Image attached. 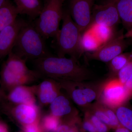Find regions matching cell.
Here are the masks:
<instances>
[{"label":"cell","mask_w":132,"mask_h":132,"mask_svg":"<svg viewBox=\"0 0 132 132\" xmlns=\"http://www.w3.org/2000/svg\"><path fill=\"white\" fill-rule=\"evenodd\" d=\"M61 29L55 37V49L57 56L66 55L78 60L84 53L80 45L81 34L73 21L69 10H64Z\"/></svg>","instance_id":"4"},{"label":"cell","mask_w":132,"mask_h":132,"mask_svg":"<svg viewBox=\"0 0 132 132\" xmlns=\"http://www.w3.org/2000/svg\"><path fill=\"white\" fill-rule=\"evenodd\" d=\"M24 132L23 131H18V132Z\"/></svg>","instance_id":"37"},{"label":"cell","mask_w":132,"mask_h":132,"mask_svg":"<svg viewBox=\"0 0 132 132\" xmlns=\"http://www.w3.org/2000/svg\"><path fill=\"white\" fill-rule=\"evenodd\" d=\"M114 132H131L129 130L123 127L122 126L118 127L117 129H116Z\"/></svg>","instance_id":"34"},{"label":"cell","mask_w":132,"mask_h":132,"mask_svg":"<svg viewBox=\"0 0 132 132\" xmlns=\"http://www.w3.org/2000/svg\"><path fill=\"white\" fill-rule=\"evenodd\" d=\"M18 14L15 6L10 1L0 8V32L13 23Z\"/></svg>","instance_id":"19"},{"label":"cell","mask_w":132,"mask_h":132,"mask_svg":"<svg viewBox=\"0 0 132 132\" xmlns=\"http://www.w3.org/2000/svg\"><path fill=\"white\" fill-rule=\"evenodd\" d=\"M84 116L88 119L95 127L97 132H109L111 130L109 127L100 119L88 111L83 112Z\"/></svg>","instance_id":"27"},{"label":"cell","mask_w":132,"mask_h":132,"mask_svg":"<svg viewBox=\"0 0 132 132\" xmlns=\"http://www.w3.org/2000/svg\"><path fill=\"white\" fill-rule=\"evenodd\" d=\"M65 0H45L40 14L33 23L45 40L55 38L63 19V5Z\"/></svg>","instance_id":"6"},{"label":"cell","mask_w":132,"mask_h":132,"mask_svg":"<svg viewBox=\"0 0 132 132\" xmlns=\"http://www.w3.org/2000/svg\"><path fill=\"white\" fill-rule=\"evenodd\" d=\"M38 85H36L35 94L41 107L49 106L61 93L60 83L50 78H45Z\"/></svg>","instance_id":"13"},{"label":"cell","mask_w":132,"mask_h":132,"mask_svg":"<svg viewBox=\"0 0 132 132\" xmlns=\"http://www.w3.org/2000/svg\"><path fill=\"white\" fill-rule=\"evenodd\" d=\"M90 31L88 30L81 34L80 45L84 53L94 52L102 46L95 36Z\"/></svg>","instance_id":"20"},{"label":"cell","mask_w":132,"mask_h":132,"mask_svg":"<svg viewBox=\"0 0 132 132\" xmlns=\"http://www.w3.org/2000/svg\"><path fill=\"white\" fill-rule=\"evenodd\" d=\"M129 100L124 84L116 78H108L102 83L97 101L114 109Z\"/></svg>","instance_id":"8"},{"label":"cell","mask_w":132,"mask_h":132,"mask_svg":"<svg viewBox=\"0 0 132 132\" xmlns=\"http://www.w3.org/2000/svg\"><path fill=\"white\" fill-rule=\"evenodd\" d=\"M61 122L59 118L49 113L42 115L40 123L44 132H56Z\"/></svg>","instance_id":"25"},{"label":"cell","mask_w":132,"mask_h":132,"mask_svg":"<svg viewBox=\"0 0 132 132\" xmlns=\"http://www.w3.org/2000/svg\"><path fill=\"white\" fill-rule=\"evenodd\" d=\"M10 1V0H0V8L2 7Z\"/></svg>","instance_id":"35"},{"label":"cell","mask_w":132,"mask_h":132,"mask_svg":"<svg viewBox=\"0 0 132 132\" xmlns=\"http://www.w3.org/2000/svg\"><path fill=\"white\" fill-rule=\"evenodd\" d=\"M130 57V52L122 53L109 62L108 78H115L119 72L127 63Z\"/></svg>","instance_id":"22"},{"label":"cell","mask_w":132,"mask_h":132,"mask_svg":"<svg viewBox=\"0 0 132 132\" xmlns=\"http://www.w3.org/2000/svg\"><path fill=\"white\" fill-rule=\"evenodd\" d=\"M132 75V47L129 60L126 65L119 72L115 78L124 84Z\"/></svg>","instance_id":"26"},{"label":"cell","mask_w":132,"mask_h":132,"mask_svg":"<svg viewBox=\"0 0 132 132\" xmlns=\"http://www.w3.org/2000/svg\"><path fill=\"white\" fill-rule=\"evenodd\" d=\"M1 111H0V119H1Z\"/></svg>","instance_id":"36"},{"label":"cell","mask_w":132,"mask_h":132,"mask_svg":"<svg viewBox=\"0 0 132 132\" xmlns=\"http://www.w3.org/2000/svg\"><path fill=\"white\" fill-rule=\"evenodd\" d=\"M124 27L128 31L132 28V0H113Z\"/></svg>","instance_id":"18"},{"label":"cell","mask_w":132,"mask_h":132,"mask_svg":"<svg viewBox=\"0 0 132 132\" xmlns=\"http://www.w3.org/2000/svg\"><path fill=\"white\" fill-rule=\"evenodd\" d=\"M95 0H70L69 13L81 33L87 31L92 21Z\"/></svg>","instance_id":"11"},{"label":"cell","mask_w":132,"mask_h":132,"mask_svg":"<svg viewBox=\"0 0 132 132\" xmlns=\"http://www.w3.org/2000/svg\"><path fill=\"white\" fill-rule=\"evenodd\" d=\"M14 2L18 14L27 15L31 21L39 16L43 6L40 0H14Z\"/></svg>","instance_id":"17"},{"label":"cell","mask_w":132,"mask_h":132,"mask_svg":"<svg viewBox=\"0 0 132 132\" xmlns=\"http://www.w3.org/2000/svg\"><path fill=\"white\" fill-rule=\"evenodd\" d=\"M0 111L20 127L40 121L42 114L36 104H13L6 102L0 104Z\"/></svg>","instance_id":"7"},{"label":"cell","mask_w":132,"mask_h":132,"mask_svg":"<svg viewBox=\"0 0 132 132\" xmlns=\"http://www.w3.org/2000/svg\"><path fill=\"white\" fill-rule=\"evenodd\" d=\"M124 86L130 99L132 98V75L124 84Z\"/></svg>","instance_id":"30"},{"label":"cell","mask_w":132,"mask_h":132,"mask_svg":"<svg viewBox=\"0 0 132 132\" xmlns=\"http://www.w3.org/2000/svg\"><path fill=\"white\" fill-rule=\"evenodd\" d=\"M88 111L107 125L109 128L115 130L121 126L114 109L98 101L94 102L83 112Z\"/></svg>","instance_id":"16"},{"label":"cell","mask_w":132,"mask_h":132,"mask_svg":"<svg viewBox=\"0 0 132 132\" xmlns=\"http://www.w3.org/2000/svg\"><path fill=\"white\" fill-rule=\"evenodd\" d=\"M27 61L12 52L2 65L0 88L6 93L17 86L28 85L43 79L38 71L28 68Z\"/></svg>","instance_id":"2"},{"label":"cell","mask_w":132,"mask_h":132,"mask_svg":"<svg viewBox=\"0 0 132 132\" xmlns=\"http://www.w3.org/2000/svg\"><path fill=\"white\" fill-rule=\"evenodd\" d=\"M82 127L86 132H97L93 125L88 119L84 116L82 120Z\"/></svg>","instance_id":"29"},{"label":"cell","mask_w":132,"mask_h":132,"mask_svg":"<svg viewBox=\"0 0 132 132\" xmlns=\"http://www.w3.org/2000/svg\"><path fill=\"white\" fill-rule=\"evenodd\" d=\"M24 132H44L40 121L21 127Z\"/></svg>","instance_id":"28"},{"label":"cell","mask_w":132,"mask_h":132,"mask_svg":"<svg viewBox=\"0 0 132 132\" xmlns=\"http://www.w3.org/2000/svg\"><path fill=\"white\" fill-rule=\"evenodd\" d=\"M0 132H10L7 124L0 119Z\"/></svg>","instance_id":"31"},{"label":"cell","mask_w":132,"mask_h":132,"mask_svg":"<svg viewBox=\"0 0 132 132\" xmlns=\"http://www.w3.org/2000/svg\"><path fill=\"white\" fill-rule=\"evenodd\" d=\"M45 39L32 21H27L20 30L12 52L26 60H35L53 55Z\"/></svg>","instance_id":"3"},{"label":"cell","mask_w":132,"mask_h":132,"mask_svg":"<svg viewBox=\"0 0 132 132\" xmlns=\"http://www.w3.org/2000/svg\"><path fill=\"white\" fill-rule=\"evenodd\" d=\"M49 113L61 120L79 116V112L65 93L62 92L49 105Z\"/></svg>","instance_id":"14"},{"label":"cell","mask_w":132,"mask_h":132,"mask_svg":"<svg viewBox=\"0 0 132 132\" xmlns=\"http://www.w3.org/2000/svg\"><path fill=\"white\" fill-rule=\"evenodd\" d=\"M35 70L43 79L75 81L95 80L94 73L81 65L78 60L53 55L33 61Z\"/></svg>","instance_id":"1"},{"label":"cell","mask_w":132,"mask_h":132,"mask_svg":"<svg viewBox=\"0 0 132 132\" xmlns=\"http://www.w3.org/2000/svg\"><path fill=\"white\" fill-rule=\"evenodd\" d=\"M7 102V93L0 88V104Z\"/></svg>","instance_id":"32"},{"label":"cell","mask_w":132,"mask_h":132,"mask_svg":"<svg viewBox=\"0 0 132 132\" xmlns=\"http://www.w3.org/2000/svg\"><path fill=\"white\" fill-rule=\"evenodd\" d=\"M128 44L123 37V34H116L112 39L96 51L86 53V57L88 60L108 63L114 58L123 53Z\"/></svg>","instance_id":"9"},{"label":"cell","mask_w":132,"mask_h":132,"mask_svg":"<svg viewBox=\"0 0 132 132\" xmlns=\"http://www.w3.org/2000/svg\"><path fill=\"white\" fill-rule=\"evenodd\" d=\"M123 37L125 39L132 38V28L123 34Z\"/></svg>","instance_id":"33"},{"label":"cell","mask_w":132,"mask_h":132,"mask_svg":"<svg viewBox=\"0 0 132 132\" xmlns=\"http://www.w3.org/2000/svg\"><path fill=\"white\" fill-rule=\"evenodd\" d=\"M102 80L75 81L59 80L62 90L83 111L98 98Z\"/></svg>","instance_id":"5"},{"label":"cell","mask_w":132,"mask_h":132,"mask_svg":"<svg viewBox=\"0 0 132 132\" xmlns=\"http://www.w3.org/2000/svg\"><path fill=\"white\" fill-rule=\"evenodd\" d=\"M120 21L118 10L113 0H106L101 4L94 6L92 21L88 29L96 25L114 28Z\"/></svg>","instance_id":"10"},{"label":"cell","mask_w":132,"mask_h":132,"mask_svg":"<svg viewBox=\"0 0 132 132\" xmlns=\"http://www.w3.org/2000/svg\"><path fill=\"white\" fill-rule=\"evenodd\" d=\"M121 125L132 132V108L126 104L114 109Z\"/></svg>","instance_id":"21"},{"label":"cell","mask_w":132,"mask_h":132,"mask_svg":"<svg viewBox=\"0 0 132 132\" xmlns=\"http://www.w3.org/2000/svg\"><path fill=\"white\" fill-rule=\"evenodd\" d=\"M27 21L17 18L13 23L0 32V60L12 52L20 30Z\"/></svg>","instance_id":"12"},{"label":"cell","mask_w":132,"mask_h":132,"mask_svg":"<svg viewBox=\"0 0 132 132\" xmlns=\"http://www.w3.org/2000/svg\"><path fill=\"white\" fill-rule=\"evenodd\" d=\"M56 132H86L82 127L79 116L71 119L61 120Z\"/></svg>","instance_id":"23"},{"label":"cell","mask_w":132,"mask_h":132,"mask_svg":"<svg viewBox=\"0 0 132 132\" xmlns=\"http://www.w3.org/2000/svg\"><path fill=\"white\" fill-rule=\"evenodd\" d=\"M114 29L106 26L96 25L88 30H91L102 45L108 42L116 34Z\"/></svg>","instance_id":"24"},{"label":"cell","mask_w":132,"mask_h":132,"mask_svg":"<svg viewBox=\"0 0 132 132\" xmlns=\"http://www.w3.org/2000/svg\"><path fill=\"white\" fill-rule=\"evenodd\" d=\"M35 90L36 85L17 86L7 93V102L13 104H36Z\"/></svg>","instance_id":"15"}]
</instances>
